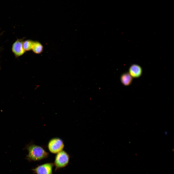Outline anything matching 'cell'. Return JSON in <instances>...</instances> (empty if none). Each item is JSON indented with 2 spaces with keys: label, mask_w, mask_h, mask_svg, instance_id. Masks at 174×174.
Segmentation results:
<instances>
[{
  "label": "cell",
  "mask_w": 174,
  "mask_h": 174,
  "mask_svg": "<svg viewBox=\"0 0 174 174\" xmlns=\"http://www.w3.org/2000/svg\"><path fill=\"white\" fill-rule=\"evenodd\" d=\"M25 149L28 152L26 159L29 161H39L48 157V153L40 146L31 144L27 145Z\"/></svg>",
  "instance_id": "6da1fadb"
},
{
  "label": "cell",
  "mask_w": 174,
  "mask_h": 174,
  "mask_svg": "<svg viewBox=\"0 0 174 174\" xmlns=\"http://www.w3.org/2000/svg\"><path fill=\"white\" fill-rule=\"evenodd\" d=\"M69 156L65 152L62 150L56 155L54 164L55 171L64 168L67 166L69 163Z\"/></svg>",
  "instance_id": "7a4b0ae2"
},
{
  "label": "cell",
  "mask_w": 174,
  "mask_h": 174,
  "mask_svg": "<svg viewBox=\"0 0 174 174\" xmlns=\"http://www.w3.org/2000/svg\"><path fill=\"white\" fill-rule=\"evenodd\" d=\"M64 147L62 140L58 138H55L51 139L49 141L48 147L51 153L56 154L62 150Z\"/></svg>",
  "instance_id": "3957f363"
},
{
  "label": "cell",
  "mask_w": 174,
  "mask_h": 174,
  "mask_svg": "<svg viewBox=\"0 0 174 174\" xmlns=\"http://www.w3.org/2000/svg\"><path fill=\"white\" fill-rule=\"evenodd\" d=\"M53 163H47L39 165L32 169L35 174H53Z\"/></svg>",
  "instance_id": "277c9868"
},
{
  "label": "cell",
  "mask_w": 174,
  "mask_h": 174,
  "mask_svg": "<svg viewBox=\"0 0 174 174\" xmlns=\"http://www.w3.org/2000/svg\"><path fill=\"white\" fill-rule=\"evenodd\" d=\"M23 43L21 39H18L13 43L12 50L15 56H20L24 53L25 51L23 48Z\"/></svg>",
  "instance_id": "5b68a950"
},
{
  "label": "cell",
  "mask_w": 174,
  "mask_h": 174,
  "mask_svg": "<svg viewBox=\"0 0 174 174\" xmlns=\"http://www.w3.org/2000/svg\"><path fill=\"white\" fill-rule=\"evenodd\" d=\"M142 69L140 66L137 64H133L130 67L129 73L132 77L138 78L140 77L142 73Z\"/></svg>",
  "instance_id": "8992f818"
},
{
  "label": "cell",
  "mask_w": 174,
  "mask_h": 174,
  "mask_svg": "<svg viewBox=\"0 0 174 174\" xmlns=\"http://www.w3.org/2000/svg\"><path fill=\"white\" fill-rule=\"evenodd\" d=\"M122 83L125 86H128L130 84L132 80V77L129 72H126L122 74L120 78Z\"/></svg>",
  "instance_id": "52a82bcc"
},
{
  "label": "cell",
  "mask_w": 174,
  "mask_h": 174,
  "mask_svg": "<svg viewBox=\"0 0 174 174\" xmlns=\"http://www.w3.org/2000/svg\"><path fill=\"white\" fill-rule=\"evenodd\" d=\"M43 47L42 44L37 42H33L32 50L35 53L39 54L43 51Z\"/></svg>",
  "instance_id": "ba28073f"
},
{
  "label": "cell",
  "mask_w": 174,
  "mask_h": 174,
  "mask_svg": "<svg viewBox=\"0 0 174 174\" xmlns=\"http://www.w3.org/2000/svg\"><path fill=\"white\" fill-rule=\"evenodd\" d=\"M33 42L29 40H26L23 42V47L24 51H28L32 50Z\"/></svg>",
  "instance_id": "9c48e42d"
}]
</instances>
